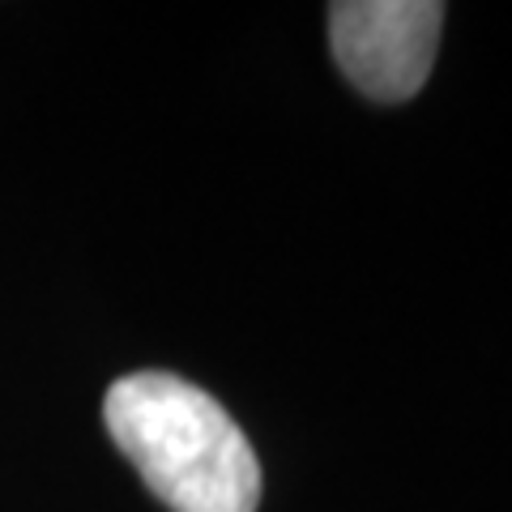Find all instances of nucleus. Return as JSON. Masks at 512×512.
I'll return each mask as SVG.
<instances>
[{
  "instance_id": "f257e3e1",
  "label": "nucleus",
  "mask_w": 512,
  "mask_h": 512,
  "mask_svg": "<svg viewBox=\"0 0 512 512\" xmlns=\"http://www.w3.org/2000/svg\"><path fill=\"white\" fill-rule=\"evenodd\" d=\"M103 423L171 512H256L261 504V461L248 436L184 376H120L103 397Z\"/></svg>"
},
{
  "instance_id": "f03ea898",
  "label": "nucleus",
  "mask_w": 512,
  "mask_h": 512,
  "mask_svg": "<svg viewBox=\"0 0 512 512\" xmlns=\"http://www.w3.org/2000/svg\"><path fill=\"white\" fill-rule=\"evenodd\" d=\"M444 26L440 0H338L329 43L346 82L372 103H406L436 64Z\"/></svg>"
}]
</instances>
